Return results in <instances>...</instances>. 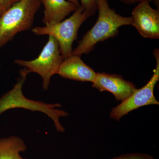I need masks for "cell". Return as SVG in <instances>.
Wrapping results in <instances>:
<instances>
[{"mask_svg": "<svg viewBox=\"0 0 159 159\" xmlns=\"http://www.w3.org/2000/svg\"><path fill=\"white\" fill-rule=\"evenodd\" d=\"M1 64H0V69H1Z\"/></svg>", "mask_w": 159, "mask_h": 159, "instance_id": "obj_16", "label": "cell"}, {"mask_svg": "<svg viewBox=\"0 0 159 159\" xmlns=\"http://www.w3.org/2000/svg\"><path fill=\"white\" fill-rule=\"evenodd\" d=\"M92 86L100 92L108 91L117 100L122 102L131 96L137 89L133 83L125 80L121 75L105 73H97Z\"/></svg>", "mask_w": 159, "mask_h": 159, "instance_id": "obj_7", "label": "cell"}, {"mask_svg": "<svg viewBox=\"0 0 159 159\" xmlns=\"http://www.w3.org/2000/svg\"><path fill=\"white\" fill-rule=\"evenodd\" d=\"M122 2L126 4H135L136 3H140L141 2H144V1H147V2H154L155 0H119Z\"/></svg>", "mask_w": 159, "mask_h": 159, "instance_id": "obj_14", "label": "cell"}, {"mask_svg": "<svg viewBox=\"0 0 159 159\" xmlns=\"http://www.w3.org/2000/svg\"><path fill=\"white\" fill-rule=\"evenodd\" d=\"M153 54L156 60V66L153 70L151 78L144 87L137 89L131 96L112 109L110 113L111 119L119 121L125 115L139 107L149 105H159V101L154 95L155 87L159 80L158 49L155 50Z\"/></svg>", "mask_w": 159, "mask_h": 159, "instance_id": "obj_5", "label": "cell"}, {"mask_svg": "<svg viewBox=\"0 0 159 159\" xmlns=\"http://www.w3.org/2000/svg\"><path fill=\"white\" fill-rule=\"evenodd\" d=\"M57 74L66 79L93 83L97 73L83 61L81 57L72 54L63 61Z\"/></svg>", "mask_w": 159, "mask_h": 159, "instance_id": "obj_8", "label": "cell"}, {"mask_svg": "<svg viewBox=\"0 0 159 159\" xmlns=\"http://www.w3.org/2000/svg\"><path fill=\"white\" fill-rule=\"evenodd\" d=\"M63 57L61 54L58 42L49 35L48 40L37 58L31 60L16 59V64L26 68L30 73H36L43 80V88L48 89L52 76L57 74Z\"/></svg>", "mask_w": 159, "mask_h": 159, "instance_id": "obj_4", "label": "cell"}, {"mask_svg": "<svg viewBox=\"0 0 159 159\" xmlns=\"http://www.w3.org/2000/svg\"><path fill=\"white\" fill-rule=\"evenodd\" d=\"M98 17L93 27L88 31L72 52L73 55L81 57L93 51L97 43L112 38L119 34L121 26L132 25V16H122L110 7L108 0H99Z\"/></svg>", "mask_w": 159, "mask_h": 159, "instance_id": "obj_1", "label": "cell"}, {"mask_svg": "<svg viewBox=\"0 0 159 159\" xmlns=\"http://www.w3.org/2000/svg\"><path fill=\"white\" fill-rule=\"evenodd\" d=\"M112 159H154L153 157L147 154L128 153L114 158Z\"/></svg>", "mask_w": 159, "mask_h": 159, "instance_id": "obj_12", "label": "cell"}, {"mask_svg": "<svg viewBox=\"0 0 159 159\" xmlns=\"http://www.w3.org/2000/svg\"><path fill=\"white\" fill-rule=\"evenodd\" d=\"M0 16H1V15H0Z\"/></svg>", "mask_w": 159, "mask_h": 159, "instance_id": "obj_17", "label": "cell"}, {"mask_svg": "<svg viewBox=\"0 0 159 159\" xmlns=\"http://www.w3.org/2000/svg\"><path fill=\"white\" fill-rule=\"evenodd\" d=\"M90 17L81 5L78 6L68 18L60 22L31 29L36 35H51L58 42L61 54L64 59L72 55L73 43L83 23Z\"/></svg>", "mask_w": 159, "mask_h": 159, "instance_id": "obj_3", "label": "cell"}, {"mask_svg": "<svg viewBox=\"0 0 159 159\" xmlns=\"http://www.w3.org/2000/svg\"><path fill=\"white\" fill-rule=\"evenodd\" d=\"M40 0H19L0 16V49L20 32L32 28Z\"/></svg>", "mask_w": 159, "mask_h": 159, "instance_id": "obj_2", "label": "cell"}, {"mask_svg": "<svg viewBox=\"0 0 159 159\" xmlns=\"http://www.w3.org/2000/svg\"><path fill=\"white\" fill-rule=\"evenodd\" d=\"M19 0H0V15Z\"/></svg>", "mask_w": 159, "mask_h": 159, "instance_id": "obj_13", "label": "cell"}, {"mask_svg": "<svg viewBox=\"0 0 159 159\" xmlns=\"http://www.w3.org/2000/svg\"><path fill=\"white\" fill-rule=\"evenodd\" d=\"M133 26L142 37L159 39V12L144 1L139 3L132 11Z\"/></svg>", "mask_w": 159, "mask_h": 159, "instance_id": "obj_6", "label": "cell"}, {"mask_svg": "<svg viewBox=\"0 0 159 159\" xmlns=\"http://www.w3.org/2000/svg\"><path fill=\"white\" fill-rule=\"evenodd\" d=\"M44 6L43 22L50 25L64 20L77 7L67 0H40Z\"/></svg>", "mask_w": 159, "mask_h": 159, "instance_id": "obj_9", "label": "cell"}, {"mask_svg": "<svg viewBox=\"0 0 159 159\" xmlns=\"http://www.w3.org/2000/svg\"><path fill=\"white\" fill-rule=\"evenodd\" d=\"M69 2H71L74 3V5H75L77 7L80 6V4L79 0H67Z\"/></svg>", "mask_w": 159, "mask_h": 159, "instance_id": "obj_15", "label": "cell"}, {"mask_svg": "<svg viewBox=\"0 0 159 159\" xmlns=\"http://www.w3.org/2000/svg\"><path fill=\"white\" fill-rule=\"evenodd\" d=\"M99 1V0H80V5L90 16H91L95 14L98 10Z\"/></svg>", "mask_w": 159, "mask_h": 159, "instance_id": "obj_11", "label": "cell"}, {"mask_svg": "<svg viewBox=\"0 0 159 159\" xmlns=\"http://www.w3.org/2000/svg\"><path fill=\"white\" fill-rule=\"evenodd\" d=\"M27 149L25 141L20 137L12 136L0 139V159H27L20 152Z\"/></svg>", "mask_w": 159, "mask_h": 159, "instance_id": "obj_10", "label": "cell"}]
</instances>
